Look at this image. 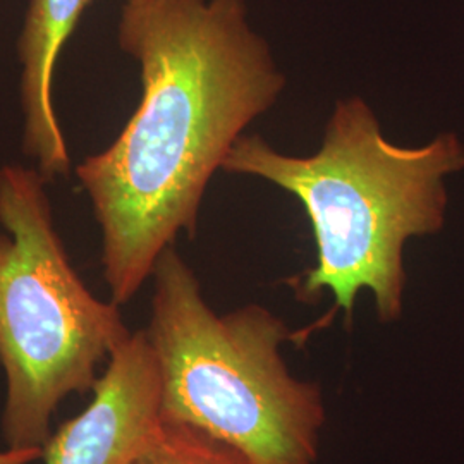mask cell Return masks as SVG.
I'll list each match as a JSON object with an SVG mask.
<instances>
[{"instance_id": "6da1fadb", "label": "cell", "mask_w": 464, "mask_h": 464, "mask_svg": "<svg viewBox=\"0 0 464 464\" xmlns=\"http://www.w3.org/2000/svg\"><path fill=\"white\" fill-rule=\"evenodd\" d=\"M117 40L140 67L141 100L112 145L76 174L121 306L181 232L195 236L207 186L277 103L285 74L245 0H124Z\"/></svg>"}, {"instance_id": "7a4b0ae2", "label": "cell", "mask_w": 464, "mask_h": 464, "mask_svg": "<svg viewBox=\"0 0 464 464\" xmlns=\"http://www.w3.org/2000/svg\"><path fill=\"white\" fill-rule=\"evenodd\" d=\"M464 169L463 140L439 133L421 147H401L382 133L362 97L339 100L320 150L296 157L256 134H243L222 170L276 184L298 199L310 220L316 264L289 285L301 301L331 293L334 312L351 322L368 291L382 324L404 310V248L410 239L442 231L448 179Z\"/></svg>"}, {"instance_id": "3957f363", "label": "cell", "mask_w": 464, "mask_h": 464, "mask_svg": "<svg viewBox=\"0 0 464 464\" xmlns=\"http://www.w3.org/2000/svg\"><path fill=\"white\" fill-rule=\"evenodd\" d=\"M151 277L145 332L160 373L164 423L201 431L251 464H315L324 394L285 365L282 346L293 334L281 316L260 304L217 315L174 246Z\"/></svg>"}, {"instance_id": "277c9868", "label": "cell", "mask_w": 464, "mask_h": 464, "mask_svg": "<svg viewBox=\"0 0 464 464\" xmlns=\"http://www.w3.org/2000/svg\"><path fill=\"white\" fill-rule=\"evenodd\" d=\"M45 181L34 169H0L2 430L11 449H44L59 404L92 391L99 366L131 335L119 304L95 298L71 266Z\"/></svg>"}, {"instance_id": "5b68a950", "label": "cell", "mask_w": 464, "mask_h": 464, "mask_svg": "<svg viewBox=\"0 0 464 464\" xmlns=\"http://www.w3.org/2000/svg\"><path fill=\"white\" fill-rule=\"evenodd\" d=\"M83 411L44 446L47 464H130L164 427L162 385L147 332L112 353Z\"/></svg>"}, {"instance_id": "8992f818", "label": "cell", "mask_w": 464, "mask_h": 464, "mask_svg": "<svg viewBox=\"0 0 464 464\" xmlns=\"http://www.w3.org/2000/svg\"><path fill=\"white\" fill-rule=\"evenodd\" d=\"M90 2L32 0L17 42L23 145L47 181L71 170V155L53 103V78L59 55Z\"/></svg>"}, {"instance_id": "52a82bcc", "label": "cell", "mask_w": 464, "mask_h": 464, "mask_svg": "<svg viewBox=\"0 0 464 464\" xmlns=\"http://www.w3.org/2000/svg\"><path fill=\"white\" fill-rule=\"evenodd\" d=\"M130 464H251L216 439L184 425L164 423L155 440Z\"/></svg>"}, {"instance_id": "ba28073f", "label": "cell", "mask_w": 464, "mask_h": 464, "mask_svg": "<svg viewBox=\"0 0 464 464\" xmlns=\"http://www.w3.org/2000/svg\"><path fill=\"white\" fill-rule=\"evenodd\" d=\"M36 459H44V449L24 448L7 449L0 452V464H30Z\"/></svg>"}, {"instance_id": "9c48e42d", "label": "cell", "mask_w": 464, "mask_h": 464, "mask_svg": "<svg viewBox=\"0 0 464 464\" xmlns=\"http://www.w3.org/2000/svg\"><path fill=\"white\" fill-rule=\"evenodd\" d=\"M0 4H2V0H0Z\"/></svg>"}]
</instances>
